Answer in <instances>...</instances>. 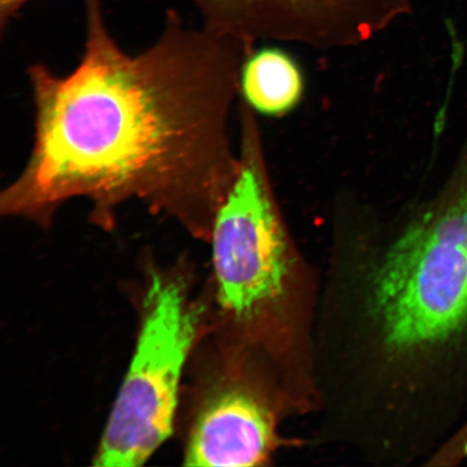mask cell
<instances>
[{
	"instance_id": "cell-1",
	"label": "cell",
	"mask_w": 467,
	"mask_h": 467,
	"mask_svg": "<svg viewBox=\"0 0 467 467\" xmlns=\"http://www.w3.org/2000/svg\"><path fill=\"white\" fill-rule=\"evenodd\" d=\"M84 55L74 71L27 69L34 143L0 195V213L48 225L64 203L88 200L105 230L137 200L192 231L212 232L239 171L230 121L244 58L254 45L171 11L149 49L128 54L100 0H87Z\"/></svg>"
},
{
	"instance_id": "cell-2",
	"label": "cell",
	"mask_w": 467,
	"mask_h": 467,
	"mask_svg": "<svg viewBox=\"0 0 467 467\" xmlns=\"http://www.w3.org/2000/svg\"><path fill=\"white\" fill-rule=\"evenodd\" d=\"M373 306L397 350L437 346L467 329V151L390 244Z\"/></svg>"
},
{
	"instance_id": "cell-3",
	"label": "cell",
	"mask_w": 467,
	"mask_h": 467,
	"mask_svg": "<svg viewBox=\"0 0 467 467\" xmlns=\"http://www.w3.org/2000/svg\"><path fill=\"white\" fill-rule=\"evenodd\" d=\"M197 329L182 285L155 275L136 353L117 396L95 465L140 466L172 433L181 377Z\"/></svg>"
},
{
	"instance_id": "cell-4",
	"label": "cell",
	"mask_w": 467,
	"mask_h": 467,
	"mask_svg": "<svg viewBox=\"0 0 467 467\" xmlns=\"http://www.w3.org/2000/svg\"><path fill=\"white\" fill-rule=\"evenodd\" d=\"M239 171L212 232L222 305L248 317L282 295L289 238L268 172L258 115L241 99Z\"/></svg>"
},
{
	"instance_id": "cell-5",
	"label": "cell",
	"mask_w": 467,
	"mask_h": 467,
	"mask_svg": "<svg viewBox=\"0 0 467 467\" xmlns=\"http://www.w3.org/2000/svg\"><path fill=\"white\" fill-rule=\"evenodd\" d=\"M210 31L254 45L295 43L320 50L370 42L411 13L412 0H191Z\"/></svg>"
},
{
	"instance_id": "cell-6",
	"label": "cell",
	"mask_w": 467,
	"mask_h": 467,
	"mask_svg": "<svg viewBox=\"0 0 467 467\" xmlns=\"http://www.w3.org/2000/svg\"><path fill=\"white\" fill-rule=\"evenodd\" d=\"M273 442L270 417L253 397L229 392L203 409L192 429L186 466H254Z\"/></svg>"
},
{
	"instance_id": "cell-7",
	"label": "cell",
	"mask_w": 467,
	"mask_h": 467,
	"mask_svg": "<svg viewBox=\"0 0 467 467\" xmlns=\"http://www.w3.org/2000/svg\"><path fill=\"white\" fill-rule=\"evenodd\" d=\"M305 92V75L288 52L266 47L251 50L244 58L239 99L256 115L280 117L294 112Z\"/></svg>"
},
{
	"instance_id": "cell-8",
	"label": "cell",
	"mask_w": 467,
	"mask_h": 467,
	"mask_svg": "<svg viewBox=\"0 0 467 467\" xmlns=\"http://www.w3.org/2000/svg\"><path fill=\"white\" fill-rule=\"evenodd\" d=\"M34 0H0V27L3 31L10 25L11 20L16 16L23 5Z\"/></svg>"
},
{
	"instance_id": "cell-9",
	"label": "cell",
	"mask_w": 467,
	"mask_h": 467,
	"mask_svg": "<svg viewBox=\"0 0 467 467\" xmlns=\"http://www.w3.org/2000/svg\"><path fill=\"white\" fill-rule=\"evenodd\" d=\"M455 448L454 451L457 452L461 457H467V424L457 437V441H454Z\"/></svg>"
}]
</instances>
